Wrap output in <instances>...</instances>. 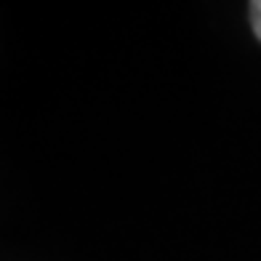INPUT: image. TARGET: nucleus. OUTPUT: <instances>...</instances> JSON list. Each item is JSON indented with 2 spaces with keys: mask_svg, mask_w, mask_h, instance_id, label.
<instances>
[{
  "mask_svg": "<svg viewBox=\"0 0 261 261\" xmlns=\"http://www.w3.org/2000/svg\"><path fill=\"white\" fill-rule=\"evenodd\" d=\"M251 24H253L256 38L261 40V0H253L251 3Z\"/></svg>",
  "mask_w": 261,
  "mask_h": 261,
  "instance_id": "1",
  "label": "nucleus"
}]
</instances>
